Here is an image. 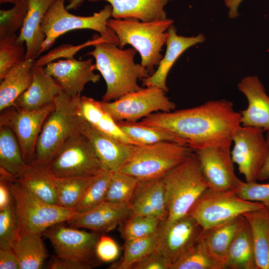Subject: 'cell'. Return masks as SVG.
I'll use <instances>...</instances> for the list:
<instances>
[{
  "label": "cell",
  "mask_w": 269,
  "mask_h": 269,
  "mask_svg": "<svg viewBox=\"0 0 269 269\" xmlns=\"http://www.w3.org/2000/svg\"><path fill=\"white\" fill-rule=\"evenodd\" d=\"M241 113L235 110L232 102L222 99L191 108L153 113L138 123L170 133L194 151L232 145V136L241 126Z\"/></svg>",
  "instance_id": "cell-1"
},
{
  "label": "cell",
  "mask_w": 269,
  "mask_h": 269,
  "mask_svg": "<svg viewBox=\"0 0 269 269\" xmlns=\"http://www.w3.org/2000/svg\"><path fill=\"white\" fill-rule=\"evenodd\" d=\"M94 49L85 55H92L96 60L99 70L106 83V91L102 101L110 102L123 96L141 90L138 80L150 76L141 64H136L134 57L137 50L126 49L108 41H102L93 45Z\"/></svg>",
  "instance_id": "cell-2"
},
{
  "label": "cell",
  "mask_w": 269,
  "mask_h": 269,
  "mask_svg": "<svg viewBox=\"0 0 269 269\" xmlns=\"http://www.w3.org/2000/svg\"><path fill=\"white\" fill-rule=\"evenodd\" d=\"M80 97H71L62 91L55 98L54 109L43 124L30 164L45 166L69 137L81 132Z\"/></svg>",
  "instance_id": "cell-3"
},
{
  "label": "cell",
  "mask_w": 269,
  "mask_h": 269,
  "mask_svg": "<svg viewBox=\"0 0 269 269\" xmlns=\"http://www.w3.org/2000/svg\"><path fill=\"white\" fill-rule=\"evenodd\" d=\"M173 23L169 18L148 22L134 18H109L107 25L117 36L120 48L130 44L139 52L141 65L151 75L163 57L160 52L168 35L167 30Z\"/></svg>",
  "instance_id": "cell-4"
},
{
  "label": "cell",
  "mask_w": 269,
  "mask_h": 269,
  "mask_svg": "<svg viewBox=\"0 0 269 269\" xmlns=\"http://www.w3.org/2000/svg\"><path fill=\"white\" fill-rule=\"evenodd\" d=\"M194 152L188 145L173 141L133 145L119 171L139 180L161 178Z\"/></svg>",
  "instance_id": "cell-5"
},
{
  "label": "cell",
  "mask_w": 269,
  "mask_h": 269,
  "mask_svg": "<svg viewBox=\"0 0 269 269\" xmlns=\"http://www.w3.org/2000/svg\"><path fill=\"white\" fill-rule=\"evenodd\" d=\"M161 179L167 212L166 219L170 220L186 215L198 198L209 188L195 152Z\"/></svg>",
  "instance_id": "cell-6"
},
{
  "label": "cell",
  "mask_w": 269,
  "mask_h": 269,
  "mask_svg": "<svg viewBox=\"0 0 269 269\" xmlns=\"http://www.w3.org/2000/svg\"><path fill=\"white\" fill-rule=\"evenodd\" d=\"M65 0H55L46 12L41 24V29L45 36L41 53L54 43L56 39L66 32L76 29H90L101 34L108 41L118 45L119 40L115 33L107 25L112 16L113 7L105 5L104 8L92 16H80L68 11L64 5Z\"/></svg>",
  "instance_id": "cell-7"
},
{
  "label": "cell",
  "mask_w": 269,
  "mask_h": 269,
  "mask_svg": "<svg viewBox=\"0 0 269 269\" xmlns=\"http://www.w3.org/2000/svg\"><path fill=\"white\" fill-rule=\"evenodd\" d=\"M9 183L15 203L19 236L27 233L42 234L50 227L67 222L75 212L44 201L16 178H11Z\"/></svg>",
  "instance_id": "cell-8"
},
{
  "label": "cell",
  "mask_w": 269,
  "mask_h": 269,
  "mask_svg": "<svg viewBox=\"0 0 269 269\" xmlns=\"http://www.w3.org/2000/svg\"><path fill=\"white\" fill-rule=\"evenodd\" d=\"M264 207L262 203L241 198L237 190H216L208 188L187 214L193 217L205 230L245 212Z\"/></svg>",
  "instance_id": "cell-9"
},
{
  "label": "cell",
  "mask_w": 269,
  "mask_h": 269,
  "mask_svg": "<svg viewBox=\"0 0 269 269\" xmlns=\"http://www.w3.org/2000/svg\"><path fill=\"white\" fill-rule=\"evenodd\" d=\"M55 177H91L103 168L88 138L81 132L69 137L44 166Z\"/></svg>",
  "instance_id": "cell-10"
},
{
  "label": "cell",
  "mask_w": 269,
  "mask_h": 269,
  "mask_svg": "<svg viewBox=\"0 0 269 269\" xmlns=\"http://www.w3.org/2000/svg\"><path fill=\"white\" fill-rule=\"evenodd\" d=\"M62 223L50 227L42 233L51 242L56 256L82 263L89 269L100 266L102 263L97 257L96 247L104 234L67 227Z\"/></svg>",
  "instance_id": "cell-11"
},
{
  "label": "cell",
  "mask_w": 269,
  "mask_h": 269,
  "mask_svg": "<svg viewBox=\"0 0 269 269\" xmlns=\"http://www.w3.org/2000/svg\"><path fill=\"white\" fill-rule=\"evenodd\" d=\"M166 92L155 86H148L128 93L114 102L100 101L103 109L116 122H132L144 118L154 112H169L175 103L169 100Z\"/></svg>",
  "instance_id": "cell-12"
},
{
  "label": "cell",
  "mask_w": 269,
  "mask_h": 269,
  "mask_svg": "<svg viewBox=\"0 0 269 269\" xmlns=\"http://www.w3.org/2000/svg\"><path fill=\"white\" fill-rule=\"evenodd\" d=\"M264 131L241 126L232 136V158L246 182H256L268 158L269 146Z\"/></svg>",
  "instance_id": "cell-13"
},
{
  "label": "cell",
  "mask_w": 269,
  "mask_h": 269,
  "mask_svg": "<svg viewBox=\"0 0 269 269\" xmlns=\"http://www.w3.org/2000/svg\"><path fill=\"white\" fill-rule=\"evenodd\" d=\"M54 107L53 102L31 111L18 109L14 106L1 111L0 126H7L13 132L27 164H30L34 159L38 136L44 122Z\"/></svg>",
  "instance_id": "cell-14"
},
{
  "label": "cell",
  "mask_w": 269,
  "mask_h": 269,
  "mask_svg": "<svg viewBox=\"0 0 269 269\" xmlns=\"http://www.w3.org/2000/svg\"><path fill=\"white\" fill-rule=\"evenodd\" d=\"M203 228L189 214L175 220L160 221L155 251L167 257L171 264L200 238Z\"/></svg>",
  "instance_id": "cell-15"
},
{
  "label": "cell",
  "mask_w": 269,
  "mask_h": 269,
  "mask_svg": "<svg viewBox=\"0 0 269 269\" xmlns=\"http://www.w3.org/2000/svg\"><path fill=\"white\" fill-rule=\"evenodd\" d=\"M231 145H216L194 150L209 188L237 190L243 181L236 175Z\"/></svg>",
  "instance_id": "cell-16"
},
{
  "label": "cell",
  "mask_w": 269,
  "mask_h": 269,
  "mask_svg": "<svg viewBox=\"0 0 269 269\" xmlns=\"http://www.w3.org/2000/svg\"><path fill=\"white\" fill-rule=\"evenodd\" d=\"M44 69L59 82L63 91L71 97L80 96L87 83H96L100 78L99 74L94 73L96 64L91 58L78 60L72 56L66 60L49 62Z\"/></svg>",
  "instance_id": "cell-17"
},
{
  "label": "cell",
  "mask_w": 269,
  "mask_h": 269,
  "mask_svg": "<svg viewBox=\"0 0 269 269\" xmlns=\"http://www.w3.org/2000/svg\"><path fill=\"white\" fill-rule=\"evenodd\" d=\"M129 203L104 202L86 212H74L66 222L69 227L86 228L102 234L110 232L132 215Z\"/></svg>",
  "instance_id": "cell-18"
},
{
  "label": "cell",
  "mask_w": 269,
  "mask_h": 269,
  "mask_svg": "<svg viewBox=\"0 0 269 269\" xmlns=\"http://www.w3.org/2000/svg\"><path fill=\"white\" fill-rule=\"evenodd\" d=\"M81 133L90 141L102 168L119 171L129 156L133 145L123 142L98 130L84 119Z\"/></svg>",
  "instance_id": "cell-19"
},
{
  "label": "cell",
  "mask_w": 269,
  "mask_h": 269,
  "mask_svg": "<svg viewBox=\"0 0 269 269\" xmlns=\"http://www.w3.org/2000/svg\"><path fill=\"white\" fill-rule=\"evenodd\" d=\"M238 88L246 96L248 108L241 111V125L269 130V96L257 76H248L241 79Z\"/></svg>",
  "instance_id": "cell-20"
},
{
  "label": "cell",
  "mask_w": 269,
  "mask_h": 269,
  "mask_svg": "<svg viewBox=\"0 0 269 269\" xmlns=\"http://www.w3.org/2000/svg\"><path fill=\"white\" fill-rule=\"evenodd\" d=\"M33 78L28 89L15 101L13 106L25 110H38L50 103L63 91L59 82L48 75L43 66L34 62L33 67Z\"/></svg>",
  "instance_id": "cell-21"
},
{
  "label": "cell",
  "mask_w": 269,
  "mask_h": 269,
  "mask_svg": "<svg viewBox=\"0 0 269 269\" xmlns=\"http://www.w3.org/2000/svg\"><path fill=\"white\" fill-rule=\"evenodd\" d=\"M176 30L173 24L168 28V35L165 44L166 45L165 54L153 74L141 79L142 86H155L167 92L168 88L166 84V78L176 60L187 49L197 43L204 42L205 39L204 36L201 33L192 37L178 35Z\"/></svg>",
  "instance_id": "cell-22"
},
{
  "label": "cell",
  "mask_w": 269,
  "mask_h": 269,
  "mask_svg": "<svg viewBox=\"0 0 269 269\" xmlns=\"http://www.w3.org/2000/svg\"><path fill=\"white\" fill-rule=\"evenodd\" d=\"M130 204L131 217L153 216L160 221L165 219L167 212L161 177L139 180Z\"/></svg>",
  "instance_id": "cell-23"
},
{
  "label": "cell",
  "mask_w": 269,
  "mask_h": 269,
  "mask_svg": "<svg viewBox=\"0 0 269 269\" xmlns=\"http://www.w3.org/2000/svg\"><path fill=\"white\" fill-rule=\"evenodd\" d=\"M28 8L17 41L26 45L25 60H34L41 54L45 36L41 29L43 18L55 0H27Z\"/></svg>",
  "instance_id": "cell-24"
},
{
  "label": "cell",
  "mask_w": 269,
  "mask_h": 269,
  "mask_svg": "<svg viewBox=\"0 0 269 269\" xmlns=\"http://www.w3.org/2000/svg\"><path fill=\"white\" fill-rule=\"evenodd\" d=\"M245 221V217L240 215L202 232L201 238L206 247L223 269H226L229 247Z\"/></svg>",
  "instance_id": "cell-25"
},
{
  "label": "cell",
  "mask_w": 269,
  "mask_h": 269,
  "mask_svg": "<svg viewBox=\"0 0 269 269\" xmlns=\"http://www.w3.org/2000/svg\"><path fill=\"white\" fill-rule=\"evenodd\" d=\"M96 1L100 0H88ZM113 7L112 16L115 19L134 18L148 22L167 18L164 6L172 0H103Z\"/></svg>",
  "instance_id": "cell-26"
},
{
  "label": "cell",
  "mask_w": 269,
  "mask_h": 269,
  "mask_svg": "<svg viewBox=\"0 0 269 269\" xmlns=\"http://www.w3.org/2000/svg\"><path fill=\"white\" fill-rule=\"evenodd\" d=\"M34 60L27 59L11 68L0 80V110L13 106L15 100L31 85Z\"/></svg>",
  "instance_id": "cell-27"
},
{
  "label": "cell",
  "mask_w": 269,
  "mask_h": 269,
  "mask_svg": "<svg viewBox=\"0 0 269 269\" xmlns=\"http://www.w3.org/2000/svg\"><path fill=\"white\" fill-rule=\"evenodd\" d=\"M250 225L258 269H269V211L265 207L242 214Z\"/></svg>",
  "instance_id": "cell-28"
},
{
  "label": "cell",
  "mask_w": 269,
  "mask_h": 269,
  "mask_svg": "<svg viewBox=\"0 0 269 269\" xmlns=\"http://www.w3.org/2000/svg\"><path fill=\"white\" fill-rule=\"evenodd\" d=\"M80 109L83 119L95 128L123 142L137 145L125 134L110 115L103 109L100 101L80 96Z\"/></svg>",
  "instance_id": "cell-29"
},
{
  "label": "cell",
  "mask_w": 269,
  "mask_h": 269,
  "mask_svg": "<svg viewBox=\"0 0 269 269\" xmlns=\"http://www.w3.org/2000/svg\"><path fill=\"white\" fill-rule=\"evenodd\" d=\"M28 165L13 132L7 126H0V173L17 178Z\"/></svg>",
  "instance_id": "cell-30"
},
{
  "label": "cell",
  "mask_w": 269,
  "mask_h": 269,
  "mask_svg": "<svg viewBox=\"0 0 269 269\" xmlns=\"http://www.w3.org/2000/svg\"><path fill=\"white\" fill-rule=\"evenodd\" d=\"M258 269L249 224L246 221L232 242L227 254L226 269Z\"/></svg>",
  "instance_id": "cell-31"
},
{
  "label": "cell",
  "mask_w": 269,
  "mask_h": 269,
  "mask_svg": "<svg viewBox=\"0 0 269 269\" xmlns=\"http://www.w3.org/2000/svg\"><path fill=\"white\" fill-rule=\"evenodd\" d=\"M41 234L27 233L19 236L12 245L20 269H40L48 257Z\"/></svg>",
  "instance_id": "cell-32"
},
{
  "label": "cell",
  "mask_w": 269,
  "mask_h": 269,
  "mask_svg": "<svg viewBox=\"0 0 269 269\" xmlns=\"http://www.w3.org/2000/svg\"><path fill=\"white\" fill-rule=\"evenodd\" d=\"M16 179L42 200L57 205V194L52 176L44 166L28 165Z\"/></svg>",
  "instance_id": "cell-33"
},
{
  "label": "cell",
  "mask_w": 269,
  "mask_h": 269,
  "mask_svg": "<svg viewBox=\"0 0 269 269\" xmlns=\"http://www.w3.org/2000/svg\"><path fill=\"white\" fill-rule=\"evenodd\" d=\"M116 123L125 134L137 145L162 141H173L187 145L183 140L170 133L141 125L138 122L123 120Z\"/></svg>",
  "instance_id": "cell-34"
},
{
  "label": "cell",
  "mask_w": 269,
  "mask_h": 269,
  "mask_svg": "<svg viewBox=\"0 0 269 269\" xmlns=\"http://www.w3.org/2000/svg\"><path fill=\"white\" fill-rule=\"evenodd\" d=\"M102 169L94 176L73 210L78 213L87 212L105 201L112 172Z\"/></svg>",
  "instance_id": "cell-35"
},
{
  "label": "cell",
  "mask_w": 269,
  "mask_h": 269,
  "mask_svg": "<svg viewBox=\"0 0 269 269\" xmlns=\"http://www.w3.org/2000/svg\"><path fill=\"white\" fill-rule=\"evenodd\" d=\"M124 256L119 261L112 263L110 269H131L136 263L155 251L157 233L144 238L125 241Z\"/></svg>",
  "instance_id": "cell-36"
},
{
  "label": "cell",
  "mask_w": 269,
  "mask_h": 269,
  "mask_svg": "<svg viewBox=\"0 0 269 269\" xmlns=\"http://www.w3.org/2000/svg\"><path fill=\"white\" fill-rule=\"evenodd\" d=\"M212 257L203 240L199 239L179 258L171 264L169 269H223Z\"/></svg>",
  "instance_id": "cell-37"
},
{
  "label": "cell",
  "mask_w": 269,
  "mask_h": 269,
  "mask_svg": "<svg viewBox=\"0 0 269 269\" xmlns=\"http://www.w3.org/2000/svg\"><path fill=\"white\" fill-rule=\"evenodd\" d=\"M93 176L60 178L52 176L57 194V205L73 209Z\"/></svg>",
  "instance_id": "cell-38"
},
{
  "label": "cell",
  "mask_w": 269,
  "mask_h": 269,
  "mask_svg": "<svg viewBox=\"0 0 269 269\" xmlns=\"http://www.w3.org/2000/svg\"><path fill=\"white\" fill-rule=\"evenodd\" d=\"M139 180L119 171H113L104 202L130 204Z\"/></svg>",
  "instance_id": "cell-39"
},
{
  "label": "cell",
  "mask_w": 269,
  "mask_h": 269,
  "mask_svg": "<svg viewBox=\"0 0 269 269\" xmlns=\"http://www.w3.org/2000/svg\"><path fill=\"white\" fill-rule=\"evenodd\" d=\"M160 220L153 216L130 217L119 225L125 241L146 237L157 233Z\"/></svg>",
  "instance_id": "cell-40"
},
{
  "label": "cell",
  "mask_w": 269,
  "mask_h": 269,
  "mask_svg": "<svg viewBox=\"0 0 269 269\" xmlns=\"http://www.w3.org/2000/svg\"><path fill=\"white\" fill-rule=\"evenodd\" d=\"M28 8L27 0H18L8 10H0V39L17 37L16 32L23 25Z\"/></svg>",
  "instance_id": "cell-41"
},
{
  "label": "cell",
  "mask_w": 269,
  "mask_h": 269,
  "mask_svg": "<svg viewBox=\"0 0 269 269\" xmlns=\"http://www.w3.org/2000/svg\"><path fill=\"white\" fill-rule=\"evenodd\" d=\"M17 38L0 39V80L11 68L25 60V42L17 41Z\"/></svg>",
  "instance_id": "cell-42"
},
{
  "label": "cell",
  "mask_w": 269,
  "mask_h": 269,
  "mask_svg": "<svg viewBox=\"0 0 269 269\" xmlns=\"http://www.w3.org/2000/svg\"><path fill=\"white\" fill-rule=\"evenodd\" d=\"M19 226L14 199L7 207L0 210V248H12L19 237Z\"/></svg>",
  "instance_id": "cell-43"
},
{
  "label": "cell",
  "mask_w": 269,
  "mask_h": 269,
  "mask_svg": "<svg viewBox=\"0 0 269 269\" xmlns=\"http://www.w3.org/2000/svg\"><path fill=\"white\" fill-rule=\"evenodd\" d=\"M237 194L244 200L263 203L269 211V183L243 182L237 189Z\"/></svg>",
  "instance_id": "cell-44"
},
{
  "label": "cell",
  "mask_w": 269,
  "mask_h": 269,
  "mask_svg": "<svg viewBox=\"0 0 269 269\" xmlns=\"http://www.w3.org/2000/svg\"><path fill=\"white\" fill-rule=\"evenodd\" d=\"M120 253V247L114 240L104 234L101 235L96 245V254L102 263L113 262Z\"/></svg>",
  "instance_id": "cell-45"
},
{
  "label": "cell",
  "mask_w": 269,
  "mask_h": 269,
  "mask_svg": "<svg viewBox=\"0 0 269 269\" xmlns=\"http://www.w3.org/2000/svg\"><path fill=\"white\" fill-rule=\"evenodd\" d=\"M170 265L167 257L155 251L135 264L131 269H169Z\"/></svg>",
  "instance_id": "cell-46"
},
{
  "label": "cell",
  "mask_w": 269,
  "mask_h": 269,
  "mask_svg": "<svg viewBox=\"0 0 269 269\" xmlns=\"http://www.w3.org/2000/svg\"><path fill=\"white\" fill-rule=\"evenodd\" d=\"M12 177L0 174V210L8 206L14 200L9 187V180Z\"/></svg>",
  "instance_id": "cell-47"
},
{
  "label": "cell",
  "mask_w": 269,
  "mask_h": 269,
  "mask_svg": "<svg viewBox=\"0 0 269 269\" xmlns=\"http://www.w3.org/2000/svg\"><path fill=\"white\" fill-rule=\"evenodd\" d=\"M0 269H20L19 261L12 248H0Z\"/></svg>",
  "instance_id": "cell-48"
},
{
  "label": "cell",
  "mask_w": 269,
  "mask_h": 269,
  "mask_svg": "<svg viewBox=\"0 0 269 269\" xmlns=\"http://www.w3.org/2000/svg\"><path fill=\"white\" fill-rule=\"evenodd\" d=\"M51 269H89L85 265L76 261L63 259L54 256L49 267Z\"/></svg>",
  "instance_id": "cell-49"
},
{
  "label": "cell",
  "mask_w": 269,
  "mask_h": 269,
  "mask_svg": "<svg viewBox=\"0 0 269 269\" xmlns=\"http://www.w3.org/2000/svg\"><path fill=\"white\" fill-rule=\"evenodd\" d=\"M243 0H225L226 6L229 8L228 15L231 18H235L239 16L238 8Z\"/></svg>",
  "instance_id": "cell-50"
},
{
  "label": "cell",
  "mask_w": 269,
  "mask_h": 269,
  "mask_svg": "<svg viewBox=\"0 0 269 269\" xmlns=\"http://www.w3.org/2000/svg\"><path fill=\"white\" fill-rule=\"evenodd\" d=\"M265 136L269 146V153L266 162L258 178V180L261 181L269 179V130L266 131Z\"/></svg>",
  "instance_id": "cell-51"
},
{
  "label": "cell",
  "mask_w": 269,
  "mask_h": 269,
  "mask_svg": "<svg viewBox=\"0 0 269 269\" xmlns=\"http://www.w3.org/2000/svg\"><path fill=\"white\" fill-rule=\"evenodd\" d=\"M85 0H68V4L66 6L67 10L78 9Z\"/></svg>",
  "instance_id": "cell-52"
},
{
  "label": "cell",
  "mask_w": 269,
  "mask_h": 269,
  "mask_svg": "<svg viewBox=\"0 0 269 269\" xmlns=\"http://www.w3.org/2000/svg\"><path fill=\"white\" fill-rule=\"evenodd\" d=\"M18 0H0V3H11L15 4Z\"/></svg>",
  "instance_id": "cell-53"
}]
</instances>
